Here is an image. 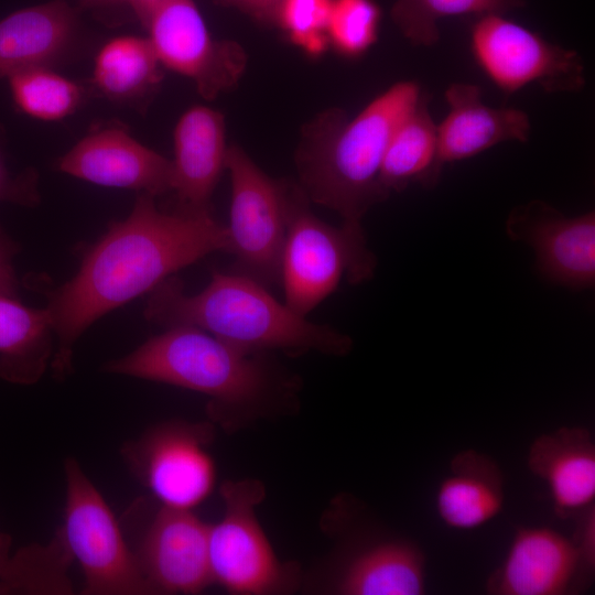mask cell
<instances>
[{
    "label": "cell",
    "instance_id": "cell-34",
    "mask_svg": "<svg viewBox=\"0 0 595 595\" xmlns=\"http://www.w3.org/2000/svg\"><path fill=\"white\" fill-rule=\"evenodd\" d=\"M166 0H123L126 7L134 14L139 23L147 29L154 12Z\"/></svg>",
    "mask_w": 595,
    "mask_h": 595
},
{
    "label": "cell",
    "instance_id": "cell-33",
    "mask_svg": "<svg viewBox=\"0 0 595 595\" xmlns=\"http://www.w3.org/2000/svg\"><path fill=\"white\" fill-rule=\"evenodd\" d=\"M216 4L231 7L263 24H275L282 0H212Z\"/></svg>",
    "mask_w": 595,
    "mask_h": 595
},
{
    "label": "cell",
    "instance_id": "cell-14",
    "mask_svg": "<svg viewBox=\"0 0 595 595\" xmlns=\"http://www.w3.org/2000/svg\"><path fill=\"white\" fill-rule=\"evenodd\" d=\"M77 178L109 187L161 195L173 191V163L119 125L93 129L57 163Z\"/></svg>",
    "mask_w": 595,
    "mask_h": 595
},
{
    "label": "cell",
    "instance_id": "cell-12",
    "mask_svg": "<svg viewBox=\"0 0 595 595\" xmlns=\"http://www.w3.org/2000/svg\"><path fill=\"white\" fill-rule=\"evenodd\" d=\"M505 231L530 246L547 280L573 290L595 284V212L569 217L540 199L511 209Z\"/></svg>",
    "mask_w": 595,
    "mask_h": 595
},
{
    "label": "cell",
    "instance_id": "cell-22",
    "mask_svg": "<svg viewBox=\"0 0 595 595\" xmlns=\"http://www.w3.org/2000/svg\"><path fill=\"white\" fill-rule=\"evenodd\" d=\"M53 325L47 309L0 293V378L15 385L37 382L53 357Z\"/></svg>",
    "mask_w": 595,
    "mask_h": 595
},
{
    "label": "cell",
    "instance_id": "cell-32",
    "mask_svg": "<svg viewBox=\"0 0 595 595\" xmlns=\"http://www.w3.org/2000/svg\"><path fill=\"white\" fill-rule=\"evenodd\" d=\"M19 245L0 227V293L17 296L19 282L13 267V258Z\"/></svg>",
    "mask_w": 595,
    "mask_h": 595
},
{
    "label": "cell",
    "instance_id": "cell-7",
    "mask_svg": "<svg viewBox=\"0 0 595 595\" xmlns=\"http://www.w3.org/2000/svg\"><path fill=\"white\" fill-rule=\"evenodd\" d=\"M266 496L258 479L227 480L220 486L224 512L208 524V560L213 583L237 595L289 591L295 572L275 555L257 517Z\"/></svg>",
    "mask_w": 595,
    "mask_h": 595
},
{
    "label": "cell",
    "instance_id": "cell-28",
    "mask_svg": "<svg viewBox=\"0 0 595 595\" xmlns=\"http://www.w3.org/2000/svg\"><path fill=\"white\" fill-rule=\"evenodd\" d=\"M333 0H282L275 24L288 39L310 56L328 47V21Z\"/></svg>",
    "mask_w": 595,
    "mask_h": 595
},
{
    "label": "cell",
    "instance_id": "cell-4",
    "mask_svg": "<svg viewBox=\"0 0 595 595\" xmlns=\"http://www.w3.org/2000/svg\"><path fill=\"white\" fill-rule=\"evenodd\" d=\"M102 370L207 396L209 415L227 426L261 411L288 388L262 358L194 326L176 325L151 337Z\"/></svg>",
    "mask_w": 595,
    "mask_h": 595
},
{
    "label": "cell",
    "instance_id": "cell-29",
    "mask_svg": "<svg viewBox=\"0 0 595 595\" xmlns=\"http://www.w3.org/2000/svg\"><path fill=\"white\" fill-rule=\"evenodd\" d=\"M12 539L0 533V595L30 594L40 577L41 555L35 544L11 551Z\"/></svg>",
    "mask_w": 595,
    "mask_h": 595
},
{
    "label": "cell",
    "instance_id": "cell-11",
    "mask_svg": "<svg viewBox=\"0 0 595 595\" xmlns=\"http://www.w3.org/2000/svg\"><path fill=\"white\" fill-rule=\"evenodd\" d=\"M147 29L161 65L192 79L205 99L232 88L245 73V48L214 39L194 0H166Z\"/></svg>",
    "mask_w": 595,
    "mask_h": 595
},
{
    "label": "cell",
    "instance_id": "cell-1",
    "mask_svg": "<svg viewBox=\"0 0 595 595\" xmlns=\"http://www.w3.org/2000/svg\"><path fill=\"white\" fill-rule=\"evenodd\" d=\"M154 198L140 193L129 216L113 221L87 251L77 273L48 293L55 379L73 371L75 344L95 321L205 256L228 251V229L209 209L164 212Z\"/></svg>",
    "mask_w": 595,
    "mask_h": 595
},
{
    "label": "cell",
    "instance_id": "cell-27",
    "mask_svg": "<svg viewBox=\"0 0 595 595\" xmlns=\"http://www.w3.org/2000/svg\"><path fill=\"white\" fill-rule=\"evenodd\" d=\"M381 10L374 0H333L328 41L345 57L363 55L378 39Z\"/></svg>",
    "mask_w": 595,
    "mask_h": 595
},
{
    "label": "cell",
    "instance_id": "cell-21",
    "mask_svg": "<svg viewBox=\"0 0 595 595\" xmlns=\"http://www.w3.org/2000/svg\"><path fill=\"white\" fill-rule=\"evenodd\" d=\"M504 477L490 456L476 450L458 452L440 483L435 508L454 530H473L495 519L504 508Z\"/></svg>",
    "mask_w": 595,
    "mask_h": 595
},
{
    "label": "cell",
    "instance_id": "cell-2",
    "mask_svg": "<svg viewBox=\"0 0 595 595\" xmlns=\"http://www.w3.org/2000/svg\"><path fill=\"white\" fill-rule=\"evenodd\" d=\"M421 93L415 82H398L353 119L334 108L306 123L295 165L307 199L336 212L346 229L365 235L364 216L389 197L379 182L386 149Z\"/></svg>",
    "mask_w": 595,
    "mask_h": 595
},
{
    "label": "cell",
    "instance_id": "cell-20",
    "mask_svg": "<svg viewBox=\"0 0 595 595\" xmlns=\"http://www.w3.org/2000/svg\"><path fill=\"white\" fill-rule=\"evenodd\" d=\"M340 595H422L426 589V558L413 541L379 539L353 551L334 583Z\"/></svg>",
    "mask_w": 595,
    "mask_h": 595
},
{
    "label": "cell",
    "instance_id": "cell-10",
    "mask_svg": "<svg viewBox=\"0 0 595 595\" xmlns=\"http://www.w3.org/2000/svg\"><path fill=\"white\" fill-rule=\"evenodd\" d=\"M212 436L208 423H164L127 442L121 452L162 507L193 510L215 487L216 467L208 451Z\"/></svg>",
    "mask_w": 595,
    "mask_h": 595
},
{
    "label": "cell",
    "instance_id": "cell-23",
    "mask_svg": "<svg viewBox=\"0 0 595 595\" xmlns=\"http://www.w3.org/2000/svg\"><path fill=\"white\" fill-rule=\"evenodd\" d=\"M437 150V125L429 110V96L421 93L415 106L393 132L379 174L383 191L401 192L412 182L433 187Z\"/></svg>",
    "mask_w": 595,
    "mask_h": 595
},
{
    "label": "cell",
    "instance_id": "cell-13",
    "mask_svg": "<svg viewBox=\"0 0 595 595\" xmlns=\"http://www.w3.org/2000/svg\"><path fill=\"white\" fill-rule=\"evenodd\" d=\"M136 554L154 594H198L213 584L208 524L193 510L161 506Z\"/></svg>",
    "mask_w": 595,
    "mask_h": 595
},
{
    "label": "cell",
    "instance_id": "cell-5",
    "mask_svg": "<svg viewBox=\"0 0 595 595\" xmlns=\"http://www.w3.org/2000/svg\"><path fill=\"white\" fill-rule=\"evenodd\" d=\"M298 184L286 182V232L281 260L284 303L305 316L329 296L343 275L351 284L374 277L377 258L365 235L334 227L310 209Z\"/></svg>",
    "mask_w": 595,
    "mask_h": 595
},
{
    "label": "cell",
    "instance_id": "cell-16",
    "mask_svg": "<svg viewBox=\"0 0 595 595\" xmlns=\"http://www.w3.org/2000/svg\"><path fill=\"white\" fill-rule=\"evenodd\" d=\"M445 99L448 112L437 126L439 180L447 163L472 158L501 142H526L530 137L531 123L523 110L484 104L477 85L454 83L445 90Z\"/></svg>",
    "mask_w": 595,
    "mask_h": 595
},
{
    "label": "cell",
    "instance_id": "cell-30",
    "mask_svg": "<svg viewBox=\"0 0 595 595\" xmlns=\"http://www.w3.org/2000/svg\"><path fill=\"white\" fill-rule=\"evenodd\" d=\"M39 176L33 169L13 174L6 161L3 129L0 127V202L32 207L40 202Z\"/></svg>",
    "mask_w": 595,
    "mask_h": 595
},
{
    "label": "cell",
    "instance_id": "cell-24",
    "mask_svg": "<svg viewBox=\"0 0 595 595\" xmlns=\"http://www.w3.org/2000/svg\"><path fill=\"white\" fill-rule=\"evenodd\" d=\"M161 66L149 39L118 36L98 51L91 83L108 99L139 101L160 86L163 78Z\"/></svg>",
    "mask_w": 595,
    "mask_h": 595
},
{
    "label": "cell",
    "instance_id": "cell-26",
    "mask_svg": "<svg viewBox=\"0 0 595 595\" xmlns=\"http://www.w3.org/2000/svg\"><path fill=\"white\" fill-rule=\"evenodd\" d=\"M15 106L39 120L55 121L73 113L84 97V88L51 67H31L8 77Z\"/></svg>",
    "mask_w": 595,
    "mask_h": 595
},
{
    "label": "cell",
    "instance_id": "cell-8",
    "mask_svg": "<svg viewBox=\"0 0 595 595\" xmlns=\"http://www.w3.org/2000/svg\"><path fill=\"white\" fill-rule=\"evenodd\" d=\"M231 181L228 235L235 271L266 288L281 278L286 232V182L267 175L238 145H228Z\"/></svg>",
    "mask_w": 595,
    "mask_h": 595
},
{
    "label": "cell",
    "instance_id": "cell-17",
    "mask_svg": "<svg viewBox=\"0 0 595 595\" xmlns=\"http://www.w3.org/2000/svg\"><path fill=\"white\" fill-rule=\"evenodd\" d=\"M77 11L63 0L18 10L0 20V78L71 57L79 41Z\"/></svg>",
    "mask_w": 595,
    "mask_h": 595
},
{
    "label": "cell",
    "instance_id": "cell-31",
    "mask_svg": "<svg viewBox=\"0 0 595 595\" xmlns=\"http://www.w3.org/2000/svg\"><path fill=\"white\" fill-rule=\"evenodd\" d=\"M578 516L574 543L577 548L584 577H589L595 566V508L594 505Z\"/></svg>",
    "mask_w": 595,
    "mask_h": 595
},
{
    "label": "cell",
    "instance_id": "cell-25",
    "mask_svg": "<svg viewBox=\"0 0 595 595\" xmlns=\"http://www.w3.org/2000/svg\"><path fill=\"white\" fill-rule=\"evenodd\" d=\"M526 6L524 0H396L390 15L414 46H432L440 39L437 22L463 14H505Z\"/></svg>",
    "mask_w": 595,
    "mask_h": 595
},
{
    "label": "cell",
    "instance_id": "cell-35",
    "mask_svg": "<svg viewBox=\"0 0 595 595\" xmlns=\"http://www.w3.org/2000/svg\"><path fill=\"white\" fill-rule=\"evenodd\" d=\"M82 6L96 10H110L125 6L123 0H78Z\"/></svg>",
    "mask_w": 595,
    "mask_h": 595
},
{
    "label": "cell",
    "instance_id": "cell-15",
    "mask_svg": "<svg viewBox=\"0 0 595 595\" xmlns=\"http://www.w3.org/2000/svg\"><path fill=\"white\" fill-rule=\"evenodd\" d=\"M583 571L573 540L549 527L517 529L502 563L490 574L493 595H563L582 587Z\"/></svg>",
    "mask_w": 595,
    "mask_h": 595
},
{
    "label": "cell",
    "instance_id": "cell-3",
    "mask_svg": "<svg viewBox=\"0 0 595 595\" xmlns=\"http://www.w3.org/2000/svg\"><path fill=\"white\" fill-rule=\"evenodd\" d=\"M144 317L165 328L197 327L249 354L345 356L354 344L347 334L309 321L268 288L234 271H214L197 294H187L177 278L165 279L150 292Z\"/></svg>",
    "mask_w": 595,
    "mask_h": 595
},
{
    "label": "cell",
    "instance_id": "cell-19",
    "mask_svg": "<svg viewBox=\"0 0 595 595\" xmlns=\"http://www.w3.org/2000/svg\"><path fill=\"white\" fill-rule=\"evenodd\" d=\"M528 467L548 485L559 518L594 505L595 444L587 429L562 426L539 435L529 447Z\"/></svg>",
    "mask_w": 595,
    "mask_h": 595
},
{
    "label": "cell",
    "instance_id": "cell-6",
    "mask_svg": "<svg viewBox=\"0 0 595 595\" xmlns=\"http://www.w3.org/2000/svg\"><path fill=\"white\" fill-rule=\"evenodd\" d=\"M64 522L66 545L82 570L84 595L154 594L106 499L75 458H67Z\"/></svg>",
    "mask_w": 595,
    "mask_h": 595
},
{
    "label": "cell",
    "instance_id": "cell-18",
    "mask_svg": "<svg viewBox=\"0 0 595 595\" xmlns=\"http://www.w3.org/2000/svg\"><path fill=\"white\" fill-rule=\"evenodd\" d=\"M173 143V191L178 207L209 209L212 194L226 169L223 113L202 105L191 107L175 126Z\"/></svg>",
    "mask_w": 595,
    "mask_h": 595
},
{
    "label": "cell",
    "instance_id": "cell-9",
    "mask_svg": "<svg viewBox=\"0 0 595 595\" xmlns=\"http://www.w3.org/2000/svg\"><path fill=\"white\" fill-rule=\"evenodd\" d=\"M476 63L505 94L537 84L547 93H576L585 86L581 55L553 44L502 14L479 17L470 31Z\"/></svg>",
    "mask_w": 595,
    "mask_h": 595
}]
</instances>
